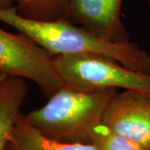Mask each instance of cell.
I'll return each mask as SVG.
<instances>
[{
	"mask_svg": "<svg viewBox=\"0 0 150 150\" xmlns=\"http://www.w3.org/2000/svg\"><path fill=\"white\" fill-rule=\"evenodd\" d=\"M0 22L31 38L51 57L96 54L118 61L132 69L150 74V54L130 41L108 42L66 19L44 22L27 18L13 6L0 8Z\"/></svg>",
	"mask_w": 150,
	"mask_h": 150,
	"instance_id": "6da1fadb",
	"label": "cell"
},
{
	"mask_svg": "<svg viewBox=\"0 0 150 150\" xmlns=\"http://www.w3.org/2000/svg\"><path fill=\"white\" fill-rule=\"evenodd\" d=\"M114 88L83 89L65 84L43 107L26 114L34 127L51 139L92 144L96 129L113 96Z\"/></svg>",
	"mask_w": 150,
	"mask_h": 150,
	"instance_id": "7a4b0ae2",
	"label": "cell"
},
{
	"mask_svg": "<svg viewBox=\"0 0 150 150\" xmlns=\"http://www.w3.org/2000/svg\"><path fill=\"white\" fill-rule=\"evenodd\" d=\"M65 84L83 89L123 88L150 93V74L132 69L113 59L96 54L53 57Z\"/></svg>",
	"mask_w": 150,
	"mask_h": 150,
	"instance_id": "3957f363",
	"label": "cell"
},
{
	"mask_svg": "<svg viewBox=\"0 0 150 150\" xmlns=\"http://www.w3.org/2000/svg\"><path fill=\"white\" fill-rule=\"evenodd\" d=\"M0 74L34 82L48 97L65 85L53 57L26 35L0 28Z\"/></svg>",
	"mask_w": 150,
	"mask_h": 150,
	"instance_id": "277c9868",
	"label": "cell"
},
{
	"mask_svg": "<svg viewBox=\"0 0 150 150\" xmlns=\"http://www.w3.org/2000/svg\"><path fill=\"white\" fill-rule=\"evenodd\" d=\"M103 123L150 149V93L133 90L117 93L104 112Z\"/></svg>",
	"mask_w": 150,
	"mask_h": 150,
	"instance_id": "5b68a950",
	"label": "cell"
},
{
	"mask_svg": "<svg viewBox=\"0 0 150 150\" xmlns=\"http://www.w3.org/2000/svg\"><path fill=\"white\" fill-rule=\"evenodd\" d=\"M123 1L73 0L65 19L103 40L127 42L129 35L121 20Z\"/></svg>",
	"mask_w": 150,
	"mask_h": 150,
	"instance_id": "8992f818",
	"label": "cell"
},
{
	"mask_svg": "<svg viewBox=\"0 0 150 150\" xmlns=\"http://www.w3.org/2000/svg\"><path fill=\"white\" fill-rule=\"evenodd\" d=\"M28 86L25 79L0 74V150H5L26 98Z\"/></svg>",
	"mask_w": 150,
	"mask_h": 150,
	"instance_id": "52a82bcc",
	"label": "cell"
},
{
	"mask_svg": "<svg viewBox=\"0 0 150 150\" xmlns=\"http://www.w3.org/2000/svg\"><path fill=\"white\" fill-rule=\"evenodd\" d=\"M5 150H97L85 144L64 143L51 139L34 127L27 116L21 113Z\"/></svg>",
	"mask_w": 150,
	"mask_h": 150,
	"instance_id": "ba28073f",
	"label": "cell"
},
{
	"mask_svg": "<svg viewBox=\"0 0 150 150\" xmlns=\"http://www.w3.org/2000/svg\"><path fill=\"white\" fill-rule=\"evenodd\" d=\"M73 0H16L21 16L38 21L65 19Z\"/></svg>",
	"mask_w": 150,
	"mask_h": 150,
	"instance_id": "9c48e42d",
	"label": "cell"
},
{
	"mask_svg": "<svg viewBox=\"0 0 150 150\" xmlns=\"http://www.w3.org/2000/svg\"><path fill=\"white\" fill-rule=\"evenodd\" d=\"M92 144L97 150H150L118 134L101 123L95 130Z\"/></svg>",
	"mask_w": 150,
	"mask_h": 150,
	"instance_id": "30bf717a",
	"label": "cell"
},
{
	"mask_svg": "<svg viewBox=\"0 0 150 150\" xmlns=\"http://www.w3.org/2000/svg\"><path fill=\"white\" fill-rule=\"evenodd\" d=\"M13 3H16V0H0V8L12 7Z\"/></svg>",
	"mask_w": 150,
	"mask_h": 150,
	"instance_id": "8fae6325",
	"label": "cell"
},
{
	"mask_svg": "<svg viewBox=\"0 0 150 150\" xmlns=\"http://www.w3.org/2000/svg\"><path fill=\"white\" fill-rule=\"evenodd\" d=\"M149 6H150V0H149Z\"/></svg>",
	"mask_w": 150,
	"mask_h": 150,
	"instance_id": "7c38bea8",
	"label": "cell"
}]
</instances>
